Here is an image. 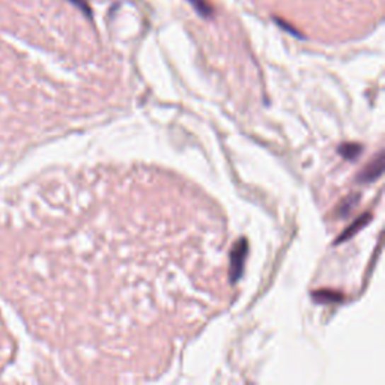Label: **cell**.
Listing matches in <instances>:
<instances>
[{
  "label": "cell",
  "instance_id": "1",
  "mask_svg": "<svg viewBox=\"0 0 385 385\" xmlns=\"http://www.w3.org/2000/svg\"><path fill=\"white\" fill-rule=\"evenodd\" d=\"M247 251H248V246H247L246 239H239L238 243L235 244V247L232 248V253H231V279H232L234 283L239 279L241 275H243Z\"/></svg>",
  "mask_w": 385,
  "mask_h": 385
},
{
  "label": "cell",
  "instance_id": "7",
  "mask_svg": "<svg viewBox=\"0 0 385 385\" xmlns=\"http://www.w3.org/2000/svg\"><path fill=\"white\" fill-rule=\"evenodd\" d=\"M315 298L319 301V303H328V299L333 298L334 299V303L335 301H339L340 299V295L339 294H335V292H318L315 294Z\"/></svg>",
  "mask_w": 385,
  "mask_h": 385
},
{
  "label": "cell",
  "instance_id": "3",
  "mask_svg": "<svg viewBox=\"0 0 385 385\" xmlns=\"http://www.w3.org/2000/svg\"><path fill=\"white\" fill-rule=\"evenodd\" d=\"M369 220H370V214L367 212V214H364L363 217H361V219H358L351 227H347V231H345L343 232V235L339 238V241H337V243H343V241H346L347 238H351V236H354L358 231H360V229L361 227H363L364 224H367L369 223Z\"/></svg>",
  "mask_w": 385,
  "mask_h": 385
},
{
  "label": "cell",
  "instance_id": "4",
  "mask_svg": "<svg viewBox=\"0 0 385 385\" xmlns=\"http://www.w3.org/2000/svg\"><path fill=\"white\" fill-rule=\"evenodd\" d=\"M191 6L195 8L199 14L205 18H209L214 16V8L209 4V0H188Z\"/></svg>",
  "mask_w": 385,
  "mask_h": 385
},
{
  "label": "cell",
  "instance_id": "6",
  "mask_svg": "<svg viewBox=\"0 0 385 385\" xmlns=\"http://www.w3.org/2000/svg\"><path fill=\"white\" fill-rule=\"evenodd\" d=\"M358 200H360V196H358V195L347 196V197H346V199L342 202V205H340V208H339V214H340L342 217L347 215L349 212H351V211H352V209L357 207Z\"/></svg>",
  "mask_w": 385,
  "mask_h": 385
},
{
  "label": "cell",
  "instance_id": "5",
  "mask_svg": "<svg viewBox=\"0 0 385 385\" xmlns=\"http://www.w3.org/2000/svg\"><path fill=\"white\" fill-rule=\"evenodd\" d=\"M361 151H363V148H361L358 143H345L339 149V152L346 160H355Z\"/></svg>",
  "mask_w": 385,
  "mask_h": 385
},
{
  "label": "cell",
  "instance_id": "2",
  "mask_svg": "<svg viewBox=\"0 0 385 385\" xmlns=\"http://www.w3.org/2000/svg\"><path fill=\"white\" fill-rule=\"evenodd\" d=\"M384 172V155L379 154L375 161H372L363 172L358 175V183H372L377 180Z\"/></svg>",
  "mask_w": 385,
  "mask_h": 385
}]
</instances>
